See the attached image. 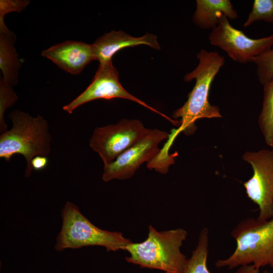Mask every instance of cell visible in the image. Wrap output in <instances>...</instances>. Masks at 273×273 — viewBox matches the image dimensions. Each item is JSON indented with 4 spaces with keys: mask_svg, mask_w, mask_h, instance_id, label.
I'll return each mask as SVG.
<instances>
[{
    "mask_svg": "<svg viewBox=\"0 0 273 273\" xmlns=\"http://www.w3.org/2000/svg\"><path fill=\"white\" fill-rule=\"evenodd\" d=\"M197 57L198 65L184 77L187 82L195 79V84L189 94L187 101L173 114L174 118H180L181 120L180 126L169 134L167 142L171 145L180 132L193 133L196 129L195 122L197 120L222 116L219 108L209 103L208 95L212 82L224 64V58L217 52L203 49L199 51Z\"/></svg>",
    "mask_w": 273,
    "mask_h": 273,
    "instance_id": "6da1fadb",
    "label": "cell"
},
{
    "mask_svg": "<svg viewBox=\"0 0 273 273\" xmlns=\"http://www.w3.org/2000/svg\"><path fill=\"white\" fill-rule=\"evenodd\" d=\"M13 122L12 128L0 135V157L11 160L13 155L19 154L25 158V177L31 174V162L37 156H47L51 151V135L48 121L41 116L36 117L19 110L9 115Z\"/></svg>",
    "mask_w": 273,
    "mask_h": 273,
    "instance_id": "7a4b0ae2",
    "label": "cell"
},
{
    "mask_svg": "<svg viewBox=\"0 0 273 273\" xmlns=\"http://www.w3.org/2000/svg\"><path fill=\"white\" fill-rule=\"evenodd\" d=\"M148 229L145 241L131 242L125 246L124 250L130 254L126 260L144 268L183 273L188 259L180 247L187 232L182 228L158 232L152 225Z\"/></svg>",
    "mask_w": 273,
    "mask_h": 273,
    "instance_id": "3957f363",
    "label": "cell"
},
{
    "mask_svg": "<svg viewBox=\"0 0 273 273\" xmlns=\"http://www.w3.org/2000/svg\"><path fill=\"white\" fill-rule=\"evenodd\" d=\"M236 247L228 258L218 259V268L229 269L252 264L273 269V218L266 220L248 218L240 222L231 232Z\"/></svg>",
    "mask_w": 273,
    "mask_h": 273,
    "instance_id": "277c9868",
    "label": "cell"
},
{
    "mask_svg": "<svg viewBox=\"0 0 273 273\" xmlns=\"http://www.w3.org/2000/svg\"><path fill=\"white\" fill-rule=\"evenodd\" d=\"M62 225L57 237L56 250L83 247H104L108 251L124 250L131 241L122 233L104 230L93 224L77 206L67 202L62 211Z\"/></svg>",
    "mask_w": 273,
    "mask_h": 273,
    "instance_id": "5b68a950",
    "label": "cell"
},
{
    "mask_svg": "<svg viewBox=\"0 0 273 273\" xmlns=\"http://www.w3.org/2000/svg\"><path fill=\"white\" fill-rule=\"evenodd\" d=\"M151 130L138 119H122L115 124L96 127L89 146L100 155L104 165H107Z\"/></svg>",
    "mask_w": 273,
    "mask_h": 273,
    "instance_id": "8992f818",
    "label": "cell"
},
{
    "mask_svg": "<svg viewBox=\"0 0 273 273\" xmlns=\"http://www.w3.org/2000/svg\"><path fill=\"white\" fill-rule=\"evenodd\" d=\"M208 39L211 45L219 47L233 61L241 64L253 63L255 58L269 51L273 46V35L257 39L250 38L232 26L224 15L220 17Z\"/></svg>",
    "mask_w": 273,
    "mask_h": 273,
    "instance_id": "52a82bcc",
    "label": "cell"
},
{
    "mask_svg": "<svg viewBox=\"0 0 273 273\" xmlns=\"http://www.w3.org/2000/svg\"><path fill=\"white\" fill-rule=\"evenodd\" d=\"M243 159L252 166L253 174L244 184L248 197L259 209L257 219L273 218V150L247 152Z\"/></svg>",
    "mask_w": 273,
    "mask_h": 273,
    "instance_id": "ba28073f",
    "label": "cell"
},
{
    "mask_svg": "<svg viewBox=\"0 0 273 273\" xmlns=\"http://www.w3.org/2000/svg\"><path fill=\"white\" fill-rule=\"evenodd\" d=\"M123 98L135 102L165 118L172 124V120L145 102L132 95L121 84L119 81L118 71L112 64V61L99 63L94 77L86 88L69 104L64 106L63 109L72 114L80 106L98 99L111 100Z\"/></svg>",
    "mask_w": 273,
    "mask_h": 273,
    "instance_id": "9c48e42d",
    "label": "cell"
},
{
    "mask_svg": "<svg viewBox=\"0 0 273 273\" xmlns=\"http://www.w3.org/2000/svg\"><path fill=\"white\" fill-rule=\"evenodd\" d=\"M169 134L158 129H151L145 138L119 155L111 163L104 165L102 179L107 182L114 179H125L131 177L144 162L148 164L159 155V144Z\"/></svg>",
    "mask_w": 273,
    "mask_h": 273,
    "instance_id": "30bf717a",
    "label": "cell"
},
{
    "mask_svg": "<svg viewBox=\"0 0 273 273\" xmlns=\"http://www.w3.org/2000/svg\"><path fill=\"white\" fill-rule=\"evenodd\" d=\"M41 56L73 75L79 74L90 62L96 60L92 44L72 40L52 46L43 50Z\"/></svg>",
    "mask_w": 273,
    "mask_h": 273,
    "instance_id": "8fae6325",
    "label": "cell"
},
{
    "mask_svg": "<svg viewBox=\"0 0 273 273\" xmlns=\"http://www.w3.org/2000/svg\"><path fill=\"white\" fill-rule=\"evenodd\" d=\"M141 44L160 50L157 37L153 34H146L141 37H133L123 31L113 30L98 38L92 44L96 60L100 63L112 61L113 56L120 50Z\"/></svg>",
    "mask_w": 273,
    "mask_h": 273,
    "instance_id": "7c38bea8",
    "label": "cell"
},
{
    "mask_svg": "<svg viewBox=\"0 0 273 273\" xmlns=\"http://www.w3.org/2000/svg\"><path fill=\"white\" fill-rule=\"evenodd\" d=\"M222 15L234 20L238 14L230 0H197L193 16L194 24L205 29L215 28Z\"/></svg>",
    "mask_w": 273,
    "mask_h": 273,
    "instance_id": "4fadbf2b",
    "label": "cell"
},
{
    "mask_svg": "<svg viewBox=\"0 0 273 273\" xmlns=\"http://www.w3.org/2000/svg\"><path fill=\"white\" fill-rule=\"evenodd\" d=\"M16 35L11 31L0 33V68L4 81L11 86L18 82L19 70L22 63L14 47Z\"/></svg>",
    "mask_w": 273,
    "mask_h": 273,
    "instance_id": "5bb4252c",
    "label": "cell"
},
{
    "mask_svg": "<svg viewBox=\"0 0 273 273\" xmlns=\"http://www.w3.org/2000/svg\"><path fill=\"white\" fill-rule=\"evenodd\" d=\"M258 123L266 144L273 147V77L263 85V100Z\"/></svg>",
    "mask_w": 273,
    "mask_h": 273,
    "instance_id": "9a60e30c",
    "label": "cell"
},
{
    "mask_svg": "<svg viewBox=\"0 0 273 273\" xmlns=\"http://www.w3.org/2000/svg\"><path fill=\"white\" fill-rule=\"evenodd\" d=\"M208 230L202 229L200 233L198 244L187 261L183 273H211L207 265L208 253Z\"/></svg>",
    "mask_w": 273,
    "mask_h": 273,
    "instance_id": "2e32d148",
    "label": "cell"
},
{
    "mask_svg": "<svg viewBox=\"0 0 273 273\" xmlns=\"http://www.w3.org/2000/svg\"><path fill=\"white\" fill-rule=\"evenodd\" d=\"M273 24V0H255L244 27L251 25L257 21Z\"/></svg>",
    "mask_w": 273,
    "mask_h": 273,
    "instance_id": "e0dca14e",
    "label": "cell"
},
{
    "mask_svg": "<svg viewBox=\"0 0 273 273\" xmlns=\"http://www.w3.org/2000/svg\"><path fill=\"white\" fill-rule=\"evenodd\" d=\"M18 98L12 88V86L0 79V131L7 130V126L4 121L6 110L13 106Z\"/></svg>",
    "mask_w": 273,
    "mask_h": 273,
    "instance_id": "ac0fdd59",
    "label": "cell"
},
{
    "mask_svg": "<svg viewBox=\"0 0 273 273\" xmlns=\"http://www.w3.org/2000/svg\"><path fill=\"white\" fill-rule=\"evenodd\" d=\"M253 63L257 66L258 79L263 85L273 77V49L255 58Z\"/></svg>",
    "mask_w": 273,
    "mask_h": 273,
    "instance_id": "d6986e66",
    "label": "cell"
},
{
    "mask_svg": "<svg viewBox=\"0 0 273 273\" xmlns=\"http://www.w3.org/2000/svg\"><path fill=\"white\" fill-rule=\"evenodd\" d=\"M30 3L29 0H0V33L11 31L5 24V15L12 12L22 11Z\"/></svg>",
    "mask_w": 273,
    "mask_h": 273,
    "instance_id": "ffe728a7",
    "label": "cell"
},
{
    "mask_svg": "<svg viewBox=\"0 0 273 273\" xmlns=\"http://www.w3.org/2000/svg\"><path fill=\"white\" fill-rule=\"evenodd\" d=\"M48 162L47 156H37L32 159L31 165L33 170L38 171L44 169L47 166Z\"/></svg>",
    "mask_w": 273,
    "mask_h": 273,
    "instance_id": "44dd1931",
    "label": "cell"
},
{
    "mask_svg": "<svg viewBox=\"0 0 273 273\" xmlns=\"http://www.w3.org/2000/svg\"><path fill=\"white\" fill-rule=\"evenodd\" d=\"M259 269L252 264L239 266L234 273H259Z\"/></svg>",
    "mask_w": 273,
    "mask_h": 273,
    "instance_id": "7402d4cb",
    "label": "cell"
},
{
    "mask_svg": "<svg viewBox=\"0 0 273 273\" xmlns=\"http://www.w3.org/2000/svg\"><path fill=\"white\" fill-rule=\"evenodd\" d=\"M263 273H273V272H270V271H268V270H264V271H263Z\"/></svg>",
    "mask_w": 273,
    "mask_h": 273,
    "instance_id": "603a6c76",
    "label": "cell"
},
{
    "mask_svg": "<svg viewBox=\"0 0 273 273\" xmlns=\"http://www.w3.org/2000/svg\"><path fill=\"white\" fill-rule=\"evenodd\" d=\"M165 273H172V272H165Z\"/></svg>",
    "mask_w": 273,
    "mask_h": 273,
    "instance_id": "cb8c5ba5",
    "label": "cell"
}]
</instances>
